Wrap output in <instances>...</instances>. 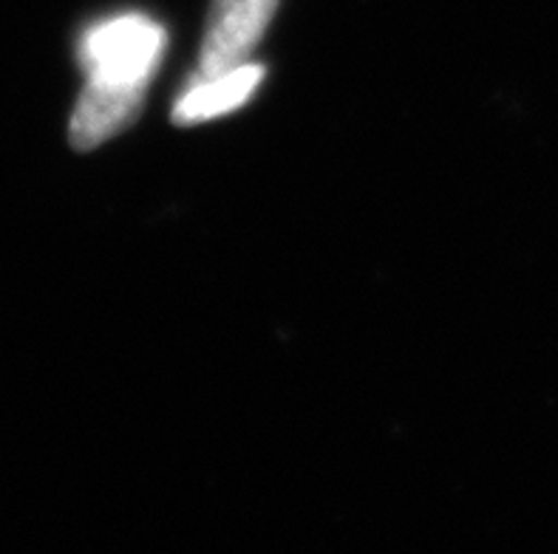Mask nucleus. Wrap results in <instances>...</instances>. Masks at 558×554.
Masks as SVG:
<instances>
[{
    "label": "nucleus",
    "mask_w": 558,
    "mask_h": 554,
    "mask_svg": "<svg viewBox=\"0 0 558 554\" xmlns=\"http://www.w3.org/2000/svg\"><path fill=\"white\" fill-rule=\"evenodd\" d=\"M165 46V28L140 12L108 17L80 37L85 88L71 113L74 148H99L140 116Z\"/></svg>",
    "instance_id": "nucleus-1"
},
{
    "label": "nucleus",
    "mask_w": 558,
    "mask_h": 554,
    "mask_svg": "<svg viewBox=\"0 0 558 554\" xmlns=\"http://www.w3.org/2000/svg\"><path fill=\"white\" fill-rule=\"evenodd\" d=\"M264 79V65L244 63L230 69L219 77L196 79V83L177 99L173 106V122L177 125H198V122L216 120L225 113L235 111L255 94Z\"/></svg>",
    "instance_id": "nucleus-3"
},
{
    "label": "nucleus",
    "mask_w": 558,
    "mask_h": 554,
    "mask_svg": "<svg viewBox=\"0 0 558 554\" xmlns=\"http://www.w3.org/2000/svg\"><path fill=\"white\" fill-rule=\"evenodd\" d=\"M276 9L278 0H213L193 79L219 77L247 63Z\"/></svg>",
    "instance_id": "nucleus-2"
}]
</instances>
